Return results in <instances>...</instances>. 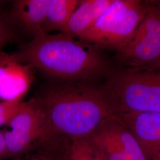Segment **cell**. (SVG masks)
<instances>
[{
    "label": "cell",
    "instance_id": "obj_1",
    "mask_svg": "<svg viewBox=\"0 0 160 160\" xmlns=\"http://www.w3.org/2000/svg\"><path fill=\"white\" fill-rule=\"evenodd\" d=\"M49 135L69 139L89 137L103 122L116 116L103 87L65 81L34 97Z\"/></svg>",
    "mask_w": 160,
    "mask_h": 160
},
{
    "label": "cell",
    "instance_id": "obj_2",
    "mask_svg": "<svg viewBox=\"0 0 160 160\" xmlns=\"http://www.w3.org/2000/svg\"><path fill=\"white\" fill-rule=\"evenodd\" d=\"M100 49L63 33H48L12 54L18 61L64 81L87 82L109 72Z\"/></svg>",
    "mask_w": 160,
    "mask_h": 160
},
{
    "label": "cell",
    "instance_id": "obj_3",
    "mask_svg": "<svg viewBox=\"0 0 160 160\" xmlns=\"http://www.w3.org/2000/svg\"><path fill=\"white\" fill-rule=\"evenodd\" d=\"M116 116L132 112L160 113V72L130 70L111 74L103 86Z\"/></svg>",
    "mask_w": 160,
    "mask_h": 160
},
{
    "label": "cell",
    "instance_id": "obj_4",
    "mask_svg": "<svg viewBox=\"0 0 160 160\" xmlns=\"http://www.w3.org/2000/svg\"><path fill=\"white\" fill-rule=\"evenodd\" d=\"M148 7L139 0H113L92 28L77 38L98 49L119 52L131 40Z\"/></svg>",
    "mask_w": 160,
    "mask_h": 160
},
{
    "label": "cell",
    "instance_id": "obj_5",
    "mask_svg": "<svg viewBox=\"0 0 160 160\" xmlns=\"http://www.w3.org/2000/svg\"><path fill=\"white\" fill-rule=\"evenodd\" d=\"M2 132L6 141L7 160L20 157L48 135L34 98L22 102Z\"/></svg>",
    "mask_w": 160,
    "mask_h": 160
},
{
    "label": "cell",
    "instance_id": "obj_6",
    "mask_svg": "<svg viewBox=\"0 0 160 160\" xmlns=\"http://www.w3.org/2000/svg\"><path fill=\"white\" fill-rule=\"evenodd\" d=\"M89 137L104 160H147L135 138L118 116L104 120Z\"/></svg>",
    "mask_w": 160,
    "mask_h": 160
},
{
    "label": "cell",
    "instance_id": "obj_7",
    "mask_svg": "<svg viewBox=\"0 0 160 160\" xmlns=\"http://www.w3.org/2000/svg\"><path fill=\"white\" fill-rule=\"evenodd\" d=\"M119 52L133 67L150 65L160 58V7H149L131 40Z\"/></svg>",
    "mask_w": 160,
    "mask_h": 160
},
{
    "label": "cell",
    "instance_id": "obj_8",
    "mask_svg": "<svg viewBox=\"0 0 160 160\" xmlns=\"http://www.w3.org/2000/svg\"><path fill=\"white\" fill-rule=\"evenodd\" d=\"M118 116L135 138L147 160H160V113L132 112Z\"/></svg>",
    "mask_w": 160,
    "mask_h": 160
},
{
    "label": "cell",
    "instance_id": "obj_9",
    "mask_svg": "<svg viewBox=\"0 0 160 160\" xmlns=\"http://www.w3.org/2000/svg\"><path fill=\"white\" fill-rule=\"evenodd\" d=\"M28 65L18 61L13 55L0 51V99L16 101L28 92L32 80Z\"/></svg>",
    "mask_w": 160,
    "mask_h": 160
},
{
    "label": "cell",
    "instance_id": "obj_10",
    "mask_svg": "<svg viewBox=\"0 0 160 160\" xmlns=\"http://www.w3.org/2000/svg\"><path fill=\"white\" fill-rule=\"evenodd\" d=\"M50 0H18L4 17L7 21L33 36V38L45 34L43 24Z\"/></svg>",
    "mask_w": 160,
    "mask_h": 160
},
{
    "label": "cell",
    "instance_id": "obj_11",
    "mask_svg": "<svg viewBox=\"0 0 160 160\" xmlns=\"http://www.w3.org/2000/svg\"><path fill=\"white\" fill-rule=\"evenodd\" d=\"M113 0H82L72 14L63 32L72 38H78L90 29L107 10Z\"/></svg>",
    "mask_w": 160,
    "mask_h": 160
},
{
    "label": "cell",
    "instance_id": "obj_12",
    "mask_svg": "<svg viewBox=\"0 0 160 160\" xmlns=\"http://www.w3.org/2000/svg\"><path fill=\"white\" fill-rule=\"evenodd\" d=\"M70 140L52 135L38 142L24 154L9 160H67Z\"/></svg>",
    "mask_w": 160,
    "mask_h": 160
},
{
    "label": "cell",
    "instance_id": "obj_13",
    "mask_svg": "<svg viewBox=\"0 0 160 160\" xmlns=\"http://www.w3.org/2000/svg\"><path fill=\"white\" fill-rule=\"evenodd\" d=\"M78 0H50L43 30L48 32L59 31L62 33L69 20L78 5Z\"/></svg>",
    "mask_w": 160,
    "mask_h": 160
},
{
    "label": "cell",
    "instance_id": "obj_14",
    "mask_svg": "<svg viewBox=\"0 0 160 160\" xmlns=\"http://www.w3.org/2000/svg\"><path fill=\"white\" fill-rule=\"evenodd\" d=\"M67 160H104L89 137L71 139Z\"/></svg>",
    "mask_w": 160,
    "mask_h": 160
},
{
    "label": "cell",
    "instance_id": "obj_15",
    "mask_svg": "<svg viewBox=\"0 0 160 160\" xmlns=\"http://www.w3.org/2000/svg\"><path fill=\"white\" fill-rule=\"evenodd\" d=\"M22 102L20 100L0 102V127L8 123L20 108Z\"/></svg>",
    "mask_w": 160,
    "mask_h": 160
},
{
    "label": "cell",
    "instance_id": "obj_16",
    "mask_svg": "<svg viewBox=\"0 0 160 160\" xmlns=\"http://www.w3.org/2000/svg\"><path fill=\"white\" fill-rule=\"evenodd\" d=\"M15 33L12 24L5 17H0V51L8 43L15 39Z\"/></svg>",
    "mask_w": 160,
    "mask_h": 160
},
{
    "label": "cell",
    "instance_id": "obj_17",
    "mask_svg": "<svg viewBox=\"0 0 160 160\" xmlns=\"http://www.w3.org/2000/svg\"><path fill=\"white\" fill-rule=\"evenodd\" d=\"M0 160H7L6 141L1 131H0Z\"/></svg>",
    "mask_w": 160,
    "mask_h": 160
},
{
    "label": "cell",
    "instance_id": "obj_18",
    "mask_svg": "<svg viewBox=\"0 0 160 160\" xmlns=\"http://www.w3.org/2000/svg\"><path fill=\"white\" fill-rule=\"evenodd\" d=\"M149 68L151 69V70L160 72V58L157 62L149 65Z\"/></svg>",
    "mask_w": 160,
    "mask_h": 160
}]
</instances>
